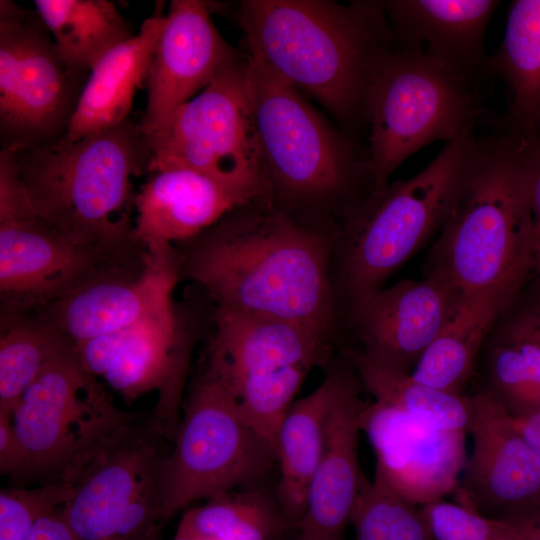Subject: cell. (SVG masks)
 <instances>
[{"instance_id":"obj_34","label":"cell","mask_w":540,"mask_h":540,"mask_svg":"<svg viewBox=\"0 0 540 540\" xmlns=\"http://www.w3.org/2000/svg\"><path fill=\"white\" fill-rule=\"evenodd\" d=\"M69 492V485L63 481H52L31 489L1 490L0 540H26L38 518L62 507Z\"/></svg>"},{"instance_id":"obj_10","label":"cell","mask_w":540,"mask_h":540,"mask_svg":"<svg viewBox=\"0 0 540 540\" xmlns=\"http://www.w3.org/2000/svg\"><path fill=\"white\" fill-rule=\"evenodd\" d=\"M247 62L246 54L182 105L166 130L149 141L148 172L190 169L246 202H268Z\"/></svg>"},{"instance_id":"obj_31","label":"cell","mask_w":540,"mask_h":540,"mask_svg":"<svg viewBox=\"0 0 540 540\" xmlns=\"http://www.w3.org/2000/svg\"><path fill=\"white\" fill-rule=\"evenodd\" d=\"M178 528L206 540H282L292 527L276 496L259 485L187 510Z\"/></svg>"},{"instance_id":"obj_20","label":"cell","mask_w":540,"mask_h":540,"mask_svg":"<svg viewBox=\"0 0 540 540\" xmlns=\"http://www.w3.org/2000/svg\"><path fill=\"white\" fill-rule=\"evenodd\" d=\"M251 203L209 177L185 168L151 173L136 193L133 236L152 259L174 254L234 208Z\"/></svg>"},{"instance_id":"obj_17","label":"cell","mask_w":540,"mask_h":540,"mask_svg":"<svg viewBox=\"0 0 540 540\" xmlns=\"http://www.w3.org/2000/svg\"><path fill=\"white\" fill-rule=\"evenodd\" d=\"M469 400L472 450L454 491L458 503L492 519L540 505V459L512 416L484 390Z\"/></svg>"},{"instance_id":"obj_37","label":"cell","mask_w":540,"mask_h":540,"mask_svg":"<svg viewBox=\"0 0 540 540\" xmlns=\"http://www.w3.org/2000/svg\"><path fill=\"white\" fill-rule=\"evenodd\" d=\"M25 459L12 423L11 413L0 412V471L3 475L22 477Z\"/></svg>"},{"instance_id":"obj_39","label":"cell","mask_w":540,"mask_h":540,"mask_svg":"<svg viewBox=\"0 0 540 540\" xmlns=\"http://www.w3.org/2000/svg\"><path fill=\"white\" fill-rule=\"evenodd\" d=\"M61 508L53 509L40 516L26 540H78L65 520Z\"/></svg>"},{"instance_id":"obj_40","label":"cell","mask_w":540,"mask_h":540,"mask_svg":"<svg viewBox=\"0 0 540 540\" xmlns=\"http://www.w3.org/2000/svg\"><path fill=\"white\" fill-rule=\"evenodd\" d=\"M513 423L525 442L540 459V411L513 417Z\"/></svg>"},{"instance_id":"obj_43","label":"cell","mask_w":540,"mask_h":540,"mask_svg":"<svg viewBox=\"0 0 540 540\" xmlns=\"http://www.w3.org/2000/svg\"><path fill=\"white\" fill-rule=\"evenodd\" d=\"M150 540H160V530L157 531Z\"/></svg>"},{"instance_id":"obj_30","label":"cell","mask_w":540,"mask_h":540,"mask_svg":"<svg viewBox=\"0 0 540 540\" xmlns=\"http://www.w3.org/2000/svg\"><path fill=\"white\" fill-rule=\"evenodd\" d=\"M483 390L513 417L540 411V337L519 316L491 339Z\"/></svg>"},{"instance_id":"obj_23","label":"cell","mask_w":540,"mask_h":540,"mask_svg":"<svg viewBox=\"0 0 540 540\" xmlns=\"http://www.w3.org/2000/svg\"><path fill=\"white\" fill-rule=\"evenodd\" d=\"M208 349L230 380L328 365L333 344L296 324L215 308Z\"/></svg>"},{"instance_id":"obj_21","label":"cell","mask_w":540,"mask_h":540,"mask_svg":"<svg viewBox=\"0 0 540 540\" xmlns=\"http://www.w3.org/2000/svg\"><path fill=\"white\" fill-rule=\"evenodd\" d=\"M173 302L124 329L115 358L103 378L124 398L160 389L152 419L162 437L174 440L183 376V350Z\"/></svg>"},{"instance_id":"obj_8","label":"cell","mask_w":540,"mask_h":540,"mask_svg":"<svg viewBox=\"0 0 540 540\" xmlns=\"http://www.w3.org/2000/svg\"><path fill=\"white\" fill-rule=\"evenodd\" d=\"M174 443L159 470L162 522L194 501L259 486L277 462L272 446L241 418L227 376L209 355Z\"/></svg>"},{"instance_id":"obj_11","label":"cell","mask_w":540,"mask_h":540,"mask_svg":"<svg viewBox=\"0 0 540 540\" xmlns=\"http://www.w3.org/2000/svg\"><path fill=\"white\" fill-rule=\"evenodd\" d=\"M11 419L24 454L23 476L60 481L136 417L113 404L73 345L27 388Z\"/></svg>"},{"instance_id":"obj_15","label":"cell","mask_w":540,"mask_h":540,"mask_svg":"<svg viewBox=\"0 0 540 540\" xmlns=\"http://www.w3.org/2000/svg\"><path fill=\"white\" fill-rule=\"evenodd\" d=\"M461 299L435 277L401 280L352 302L340 314L339 328L353 335L356 349L371 361L411 373Z\"/></svg>"},{"instance_id":"obj_5","label":"cell","mask_w":540,"mask_h":540,"mask_svg":"<svg viewBox=\"0 0 540 540\" xmlns=\"http://www.w3.org/2000/svg\"><path fill=\"white\" fill-rule=\"evenodd\" d=\"M247 56L268 202L331 232L340 212L374 189L367 159L298 89Z\"/></svg>"},{"instance_id":"obj_28","label":"cell","mask_w":540,"mask_h":540,"mask_svg":"<svg viewBox=\"0 0 540 540\" xmlns=\"http://www.w3.org/2000/svg\"><path fill=\"white\" fill-rule=\"evenodd\" d=\"M66 66L89 75L111 49L132 38L133 27L107 0H35Z\"/></svg>"},{"instance_id":"obj_1","label":"cell","mask_w":540,"mask_h":540,"mask_svg":"<svg viewBox=\"0 0 540 540\" xmlns=\"http://www.w3.org/2000/svg\"><path fill=\"white\" fill-rule=\"evenodd\" d=\"M179 244V277L215 308L287 321L331 344L339 338L329 231L257 201Z\"/></svg>"},{"instance_id":"obj_35","label":"cell","mask_w":540,"mask_h":540,"mask_svg":"<svg viewBox=\"0 0 540 540\" xmlns=\"http://www.w3.org/2000/svg\"><path fill=\"white\" fill-rule=\"evenodd\" d=\"M434 540H508L500 519L443 499L421 507Z\"/></svg>"},{"instance_id":"obj_14","label":"cell","mask_w":540,"mask_h":540,"mask_svg":"<svg viewBox=\"0 0 540 540\" xmlns=\"http://www.w3.org/2000/svg\"><path fill=\"white\" fill-rule=\"evenodd\" d=\"M212 6L173 0L146 79L147 105L139 127L148 141L163 133L177 110L244 55L220 34Z\"/></svg>"},{"instance_id":"obj_13","label":"cell","mask_w":540,"mask_h":540,"mask_svg":"<svg viewBox=\"0 0 540 540\" xmlns=\"http://www.w3.org/2000/svg\"><path fill=\"white\" fill-rule=\"evenodd\" d=\"M157 437L152 420L136 419L61 480L70 488L62 514L78 540H150L160 530Z\"/></svg>"},{"instance_id":"obj_22","label":"cell","mask_w":540,"mask_h":540,"mask_svg":"<svg viewBox=\"0 0 540 540\" xmlns=\"http://www.w3.org/2000/svg\"><path fill=\"white\" fill-rule=\"evenodd\" d=\"M500 3L496 0L383 1L396 46L424 52L481 77L489 76L484 37Z\"/></svg>"},{"instance_id":"obj_9","label":"cell","mask_w":540,"mask_h":540,"mask_svg":"<svg viewBox=\"0 0 540 540\" xmlns=\"http://www.w3.org/2000/svg\"><path fill=\"white\" fill-rule=\"evenodd\" d=\"M144 253L74 242L33 208L12 151L0 150V292L11 310H40L97 280L131 271Z\"/></svg>"},{"instance_id":"obj_29","label":"cell","mask_w":540,"mask_h":540,"mask_svg":"<svg viewBox=\"0 0 540 540\" xmlns=\"http://www.w3.org/2000/svg\"><path fill=\"white\" fill-rule=\"evenodd\" d=\"M345 357L376 402L439 429L468 434L469 396L449 393L416 380L410 373L382 367L356 348L346 349Z\"/></svg>"},{"instance_id":"obj_42","label":"cell","mask_w":540,"mask_h":540,"mask_svg":"<svg viewBox=\"0 0 540 540\" xmlns=\"http://www.w3.org/2000/svg\"><path fill=\"white\" fill-rule=\"evenodd\" d=\"M174 540H206L181 528H177Z\"/></svg>"},{"instance_id":"obj_7","label":"cell","mask_w":540,"mask_h":540,"mask_svg":"<svg viewBox=\"0 0 540 540\" xmlns=\"http://www.w3.org/2000/svg\"><path fill=\"white\" fill-rule=\"evenodd\" d=\"M481 76L424 52L394 44L368 91L367 165L374 189L389 184L412 154L435 141L457 139L483 111Z\"/></svg>"},{"instance_id":"obj_45","label":"cell","mask_w":540,"mask_h":540,"mask_svg":"<svg viewBox=\"0 0 540 540\" xmlns=\"http://www.w3.org/2000/svg\"><path fill=\"white\" fill-rule=\"evenodd\" d=\"M536 132H537V134H538L539 137H540V128H539Z\"/></svg>"},{"instance_id":"obj_12","label":"cell","mask_w":540,"mask_h":540,"mask_svg":"<svg viewBox=\"0 0 540 540\" xmlns=\"http://www.w3.org/2000/svg\"><path fill=\"white\" fill-rule=\"evenodd\" d=\"M88 76L66 66L36 11L0 1L1 149L64 138Z\"/></svg>"},{"instance_id":"obj_27","label":"cell","mask_w":540,"mask_h":540,"mask_svg":"<svg viewBox=\"0 0 540 540\" xmlns=\"http://www.w3.org/2000/svg\"><path fill=\"white\" fill-rule=\"evenodd\" d=\"M488 75L507 85L511 100L500 128L529 133L540 128V0H516L503 40L488 56Z\"/></svg>"},{"instance_id":"obj_2","label":"cell","mask_w":540,"mask_h":540,"mask_svg":"<svg viewBox=\"0 0 540 540\" xmlns=\"http://www.w3.org/2000/svg\"><path fill=\"white\" fill-rule=\"evenodd\" d=\"M248 55L323 105L347 130L365 122L381 63L394 47L383 1L245 0Z\"/></svg>"},{"instance_id":"obj_44","label":"cell","mask_w":540,"mask_h":540,"mask_svg":"<svg viewBox=\"0 0 540 540\" xmlns=\"http://www.w3.org/2000/svg\"><path fill=\"white\" fill-rule=\"evenodd\" d=\"M294 540H311V539L303 536L302 534H299Z\"/></svg>"},{"instance_id":"obj_32","label":"cell","mask_w":540,"mask_h":540,"mask_svg":"<svg viewBox=\"0 0 540 540\" xmlns=\"http://www.w3.org/2000/svg\"><path fill=\"white\" fill-rule=\"evenodd\" d=\"M73 345L41 316L27 318L18 313L0 337V412L11 413L44 368Z\"/></svg>"},{"instance_id":"obj_18","label":"cell","mask_w":540,"mask_h":540,"mask_svg":"<svg viewBox=\"0 0 540 540\" xmlns=\"http://www.w3.org/2000/svg\"><path fill=\"white\" fill-rule=\"evenodd\" d=\"M363 389L348 361L327 415L323 452L298 526L299 534L311 540H345L354 504L367 481L359 460L361 415L367 404L361 396Z\"/></svg>"},{"instance_id":"obj_16","label":"cell","mask_w":540,"mask_h":540,"mask_svg":"<svg viewBox=\"0 0 540 540\" xmlns=\"http://www.w3.org/2000/svg\"><path fill=\"white\" fill-rule=\"evenodd\" d=\"M361 428L376 456L373 481L419 507L454 493L467 460L466 432L439 429L376 401L366 404Z\"/></svg>"},{"instance_id":"obj_24","label":"cell","mask_w":540,"mask_h":540,"mask_svg":"<svg viewBox=\"0 0 540 540\" xmlns=\"http://www.w3.org/2000/svg\"><path fill=\"white\" fill-rule=\"evenodd\" d=\"M164 24L165 15L147 18L138 34L100 59L88 76L66 138L78 140L130 118L134 95L146 84Z\"/></svg>"},{"instance_id":"obj_3","label":"cell","mask_w":540,"mask_h":540,"mask_svg":"<svg viewBox=\"0 0 540 540\" xmlns=\"http://www.w3.org/2000/svg\"><path fill=\"white\" fill-rule=\"evenodd\" d=\"M474 126L418 174L373 189L345 207L331 232L330 277L338 316L388 278L440 231L481 158Z\"/></svg>"},{"instance_id":"obj_19","label":"cell","mask_w":540,"mask_h":540,"mask_svg":"<svg viewBox=\"0 0 540 540\" xmlns=\"http://www.w3.org/2000/svg\"><path fill=\"white\" fill-rule=\"evenodd\" d=\"M178 278L176 252L147 257L143 267L90 283L38 310L39 316L80 343L130 327L171 303Z\"/></svg>"},{"instance_id":"obj_26","label":"cell","mask_w":540,"mask_h":540,"mask_svg":"<svg viewBox=\"0 0 540 540\" xmlns=\"http://www.w3.org/2000/svg\"><path fill=\"white\" fill-rule=\"evenodd\" d=\"M517 292L502 287L462 297L410 374L432 387L464 395L480 350Z\"/></svg>"},{"instance_id":"obj_36","label":"cell","mask_w":540,"mask_h":540,"mask_svg":"<svg viewBox=\"0 0 540 540\" xmlns=\"http://www.w3.org/2000/svg\"><path fill=\"white\" fill-rule=\"evenodd\" d=\"M519 140L533 223L534 271L540 275V137L537 132H513Z\"/></svg>"},{"instance_id":"obj_6","label":"cell","mask_w":540,"mask_h":540,"mask_svg":"<svg viewBox=\"0 0 540 540\" xmlns=\"http://www.w3.org/2000/svg\"><path fill=\"white\" fill-rule=\"evenodd\" d=\"M533 238L519 140L500 128L484 138L479 163L429 252L426 276L462 297L519 290L534 270Z\"/></svg>"},{"instance_id":"obj_41","label":"cell","mask_w":540,"mask_h":540,"mask_svg":"<svg viewBox=\"0 0 540 540\" xmlns=\"http://www.w3.org/2000/svg\"><path fill=\"white\" fill-rule=\"evenodd\" d=\"M518 316L540 337V295Z\"/></svg>"},{"instance_id":"obj_33","label":"cell","mask_w":540,"mask_h":540,"mask_svg":"<svg viewBox=\"0 0 540 540\" xmlns=\"http://www.w3.org/2000/svg\"><path fill=\"white\" fill-rule=\"evenodd\" d=\"M354 540H434L421 507L367 480L354 504Z\"/></svg>"},{"instance_id":"obj_25","label":"cell","mask_w":540,"mask_h":540,"mask_svg":"<svg viewBox=\"0 0 540 540\" xmlns=\"http://www.w3.org/2000/svg\"><path fill=\"white\" fill-rule=\"evenodd\" d=\"M347 366L348 361L332 366L314 391L291 405L280 427L276 442L280 480L275 496L291 527L298 528L305 515L309 487L323 452L327 415Z\"/></svg>"},{"instance_id":"obj_4","label":"cell","mask_w":540,"mask_h":540,"mask_svg":"<svg viewBox=\"0 0 540 540\" xmlns=\"http://www.w3.org/2000/svg\"><path fill=\"white\" fill-rule=\"evenodd\" d=\"M12 152L33 208L53 229L80 244L139 253L132 178L149 171L151 147L138 123Z\"/></svg>"},{"instance_id":"obj_38","label":"cell","mask_w":540,"mask_h":540,"mask_svg":"<svg viewBox=\"0 0 540 540\" xmlns=\"http://www.w3.org/2000/svg\"><path fill=\"white\" fill-rule=\"evenodd\" d=\"M500 520L508 540H540V505L513 512Z\"/></svg>"}]
</instances>
